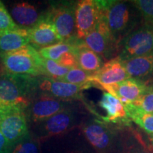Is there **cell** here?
I'll list each match as a JSON object with an SVG mask.
<instances>
[{"label":"cell","mask_w":153,"mask_h":153,"mask_svg":"<svg viewBox=\"0 0 153 153\" xmlns=\"http://www.w3.org/2000/svg\"><path fill=\"white\" fill-rule=\"evenodd\" d=\"M101 15L118 45L134 30L143 24L137 9L131 1L97 0Z\"/></svg>","instance_id":"1"},{"label":"cell","mask_w":153,"mask_h":153,"mask_svg":"<svg viewBox=\"0 0 153 153\" xmlns=\"http://www.w3.org/2000/svg\"><path fill=\"white\" fill-rule=\"evenodd\" d=\"M88 113L84 101H72L65 108L51 118L33 124L32 135L40 142L63 136L79 128Z\"/></svg>","instance_id":"2"},{"label":"cell","mask_w":153,"mask_h":153,"mask_svg":"<svg viewBox=\"0 0 153 153\" xmlns=\"http://www.w3.org/2000/svg\"><path fill=\"white\" fill-rule=\"evenodd\" d=\"M37 77L5 71L0 73V106L21 105L27 108L38 91Z\"/></svg>","instance_id":"3"},{"label":"cell","mask_w":153,"mask_h":153,"mask_svg":"<svg viewBox=\"0 0 153 153\" xmlns=\"http://www.w3.org/2000/svg\"><path fill=\"white\" fill-rule=\"evenodd\" d=\"M118 129L105 123L90 113L84 119L79 130L86 141L97 153H114L117 145Z\"/></svg>","instance_id":"4"},{"label":"cell","mask_w":153,"mask_h":153,"mask_svg":"<svg viewBox=\"0 0 153 153\" xmlns=\"http://www.w3.org/2000/svg\"><path fill=\"white\" fill-rule=\"evenodd\" d=\"M5 72L33 76H43L42 57L33 45H27L15 51L0 53Z\"/></svg>","instance_id":"5"},{"label":"cell","mask_w":153,"mask_h":153,"mask_svg":"<svg viewBox=\"0 0 153 153\" xmlns=\"http://www.w3.org/2000/svg\"><path fill=\"white\" fill-rule=\"evenodd\" d=\"M77 1H57L49 3L45 19L52 23L64 43L74 44L76 38L75 9Z\"/></svg>","instance_id":"6"},{"label":"cell","mask_w":153,"mask_h":153,"mask_svg":"<svg viewBox=\"0 0 153 153\" xmlns=\"http://www.w3.org/2000/svg\"><path fill=\"white\" fill-rule=\"evenodd\" d=\"M26 110L21 105L0 106V131L13 147L30 135Z\"/></svg>","instance_id":"7"},{"label":"cell","mask_w":153,"mask_h":153,"mask_svg":"<svg viewBox=\"0 0 153 153\" xmlns=\"http://www.w3.org/2000/svg\"><path fill=\"white\" fill-rule=\"evenodd\" d=\"M81 41L105 62L117 57L119 53V45L115 41L101 15L94 29Z\"/></svg>","instance_id":"8"},{"label":"cell","mask_w":153,"mask_h":153,"mask_svg":"<svg viewBox=\"0 0 153 153\" xmlns=\"http://www.w3.org/2000/svg\"><path fill=\"white\" fill-rule=\"evenodd\" d=\"M153 51V26L143 23L123 40L119 45V57L123 61Z\"/></svg>","instance_id":"9"},{"label":"cell","mask_w":153,"mask_h":153,"mask_svg":"<svg viewBox=\"0 0 153 153\" xmlns=\"http://www.w3.org/2000/svg\"><path fill=\"white\" fill-rule=\"evenodd\" d=\"M71 102L37 91L26 108L28 121L32 124L43 121L65 108Z\"/></svg>","instance_id":"10"},{"label":"cell","mask_w":153,"mask_h":153,"mask_svg":"<svg viewBox=\"0 0 153 153\" xmlns=\"http://www.w3.org/2000/svg\"><path fill=\"white\" fill-rule=\"evenodd\" d=\"M48 4L15 1L9 7V12L17 26L23 29H30L45 19Z\"/></svg>","instance_id":"11"},{"label":"cell","mask_w":153,"mask_h":153,"mask_svg":"<svg viewBox=\"0 0 153 153\" xmlns=\"http://www.w3.org/2000/svg\"><path fill=\"white\" fill-rule=\"evenodd\" d=\"M92 87L87 85H72L67 82L57 81L44 76L37 77V91L52 96L65 101H84L83 91Z\"/></svg>","instance_id":"12"},{"label":"cell","mask_w":153,"mask_h":153,"mask_svg":"<svg viewBox=\"0 0 153 153\" xmlns=\"http://www.w3.org/2000/svg\"><path fill=\"white\" fill-rule=\"evenodd\" d=\"M101 18L97 0L77 1L75 9L76 38L83 40L94 29Z\"/></svg>","instance_id":"13"},{"label":"cell","mask_w":153,"mask_h":153,"mask_svg":"<svg viewBox=\"0 0 153 153\" xmlns=\"http://www.w3.org/2000/svg\"><path fill=\"white\" fill-rule=\"evenodd\" d=\"M130 77L123 61L117 56L105 62L98 71L91 74V82L92 87L100 89L103 85L118 83Z\"/></svg>","instance_id":"14"},{"label":"cell","mask_w":153,"mask_h":153,"mask_svg":"<svg viewBox=\"0 0 153 153\" xmlns=\"http://www.w3.org/2000/svg\"><path fill=\"white\" fill-rule=\"evenodd\" d=\"M98 105L106 112V116L97 115L96 117L105 123L116 127H125L131 125V120L128 117L123 104L118 99L108 92H104Z\"/></svg>","instance_id":"15"},{"label":"cell","mask_w":153,"mask_h":153,"mask_svg":"<svg viewBox=\"0 0 153 153\" xmlns=\"http://www.w3.org/2000/svg\"><path fill=\"white\" fill-rule=\"evenodd\" d=\"M114 153H153V150L150 145H148L141 133L131 125L118 129Z\"/></svg>","instance_id":"16"},{"label":"cell","mask_w":153,"mask_h":153,"mask_svg":"<svg viewBox=\"0 0 153 153\" xmlns=\"http://www.w3.org/2000/svg\"><path fill=\"white\" fill-rule=\"evenodd\" d=\"M147 84L135 78L130 77L118 83L103 85L101 89L116 97L123 105L133 103L139 99Z\"/></svg>","instance_id":"17"},{"label":"cell","mask_w":153,"mask_h":153,"mask_svg":"<svg viewBox=\"0 0 153 153\" xmlns=\"http://www.w3.org/2000/svg\"><path fill=\"white\" fill-rule=\"evenodd\" d=\"M30 45L36 49L62 43V40L52 23L44 19L28 30Z\"/></svg>","instance_id":"18"},{"label":"cell","mask_w":153,"mask_h":153,"mask_svg":"<svg viewBox=\"0 0 153 153\" xmlns=\"http://www.w3.org/2000/svg\"><path fill=\"white\" fill-rule=\"evenodd\" d=\"M123 63L131 77L140 80L145 84L153 83V51L123 61Z\"/></svg>","instance_id":"19"},{"label":"cell","mask_w":153,"mask_h":153,"mask_svg":"<svg viewBox=\"0 0 153 153\" xmlns=\"http://www.w3.org/2000/svg\"><path fill=\"white\" fill-rule=\"evenodd\" d=\"M75 45L74 54L76 55L78 68L90 74L98 71L104 65L102 58L84 45L82 41H77Z\"/></svg>","instance_id":"20"},{"label":"cell","mask_w":153,"mask_h":153,"mask_svg":"<svg viewBox=\"0 0 153 153\" xmlns=\"http://www.w3.org/2000/svg\"><path fill=\"white\" fill-rule=\"evenodd\" d=\"M30 44L28 30L18 28L0 33V53L15 51Z\"/></svg>","instance_id":"21"},{"label":"cell","mask_w":153,"mask_h":153,"mask_svg":"<svg viewBox=\"0 0 153 153\" xmlns=\"http://www.w3.org/2000/svg\"><path fill=\"white\" fill-rule=\"evenodd\" d=\"M129 119L148 135H153V113H149L133 103L123 105Z\"/></svg>","instance_id":"22"},{"label":"cell","mask_w":153,"mask_h":153,"mask_svg":"<svg viewBox=\"0 0 153 153\" xmlns=\"http://www.w3.org/2000/svg\"><path fill=\"white\" fill-rule=\"evenodd\" d=\"M75 46V44L62 42V43L55 44L51 46L41 48L37 50L38 53L43 58L57 62L60 60V57L65 53L74 52Z\"/></svg>","instance_id":"23"},{"label":"cell","mask_w":153,"mask_h":153,"mask_svg":"<svg viewBox=\"0 0 153 153\" xmlns=\"http://www.w3.org/2000/svg\"><path fill=\"white\" fill-rule=\"evenodd\" d=\"M42 69H43V76L57 81H59L64 77L70 70V68L61 65L55 61L47 60L43 57H42Z\"/></svg>","instance_id":"24"},{"label":"cell","mask_w":153,"mask_h":153,"mask_svg":"<svg viewBox=\"0 0 153 153\" xmlns=\"http://www.w3.org/2000/svg\"><path fill=\"white\" fill-rule=\"evenodd\" d=\"M91 74L88 73L79 68H75L70 69L65 76L59 81L77 85H87V84L91 85Z\"/></svg>","instance_id":"25"},{"label":"cell","mask_w":153,"mask_h":153,"mask_svg":"<svg viewBox=\"0 0 153 153\" xmlns=\"http://www.w3.org/2000/svg\"><path fill=\"white\" fill-rule=\"evenodd\" d=\"M40 143L30 133L26 138L15 145L11 153H40Z\"/></svg>","instance_id":"26"},{"label":"cell","mask_w":153,"mask_h":153,"mask_svg":"<svg viewBox=\"0 0 153 153\" xmlns=\"http://www.w3.org/2000/svg\"><path fill=\"white\" fill-rule=\"evenodd\" d=\"M131 2L139 11L143 23L153 26V0H133Z\"/></svg>","instance_id":"27"},{"label":"cell","mask_w":153,"mask_h":153,"mask_svg":"<svg viewBox=\"0 0 153 153\" xmlns=\"http://www.w3.org/2000/svg\"><path fill=\"white\" fill-rule=\"evenodd\" d=\"M133 104L145 111L153 113V83L147 84L142 94Z\"/></svg>","instance_id":"28"},{"label":"cell","mask_w":153,"mask_h":153,"mask_svg":"<svg viewBox=\"0 0 153 153\" xmlns=\"http://www.w3.org/2000/svg\"><path fill=\"white\" fill-rule=\"evenodd\" d=\"M20 28L13 20L5 5L0 1V33Z\"/></svg>","instance_id":"29"},{"label":"cell","mask_w":153,"mask_h":153,"mask_svg":"<svg viewBox=\"0 0 153 153\" xmlns=\"http://www.w3.org/2000/svg\"><path fill=\"white\" fill-rule=\"evenodd\" d=\"M57 63L61 65L66 67L70 69L78 68L77 61H76V55L74 52H70L65 53L63 55L60 59L57 62Z\"/></svg>","instance_id":"30"},{"label":"cell","mask_w":153,"mask_h":153,"mask_svg":"<svg viewBox=\"0 0 153 153\" xmlns=\"http://www.w3.org/2000/svg\"><path fill=\"white\" fill-rule=\"evenodd\" d=\"M61 153H91L88 149L81 143L73 145V146L65 148Z\"/></svg>","instance_id":"31"},{"label":"cell","mask_w":153,"mask_h":153,"mask_svg":"<svg viewBox=\"0 0 153 153\" xmlns=\"http://www.w3.org/2000/svg\"><path fill=\"white\" fill-rule=\"evenodd\" d=\"M14 147L6 139L0 131V153H11Z\"/></svg>","instance_id":"32"},{"label":"cell","mask_w":153,"mask_h":153,"mask_svg":"<svg viewBox=\"0 0 153 153\" xmlns=\"http://www.w3.org/2000/svg\"><path fill=\"white\" fill-rule=\"evenodd\" d=\"M148 139H149V142H150L151 148H153V135H148Z\"/></svg>","instance_id":"33"},{"label":"cell","mask_w":153,"mask_h":153,"mask_svg":"<svg viewBox=\"0 0 153 153\" xmlns=\"http://www.w3.org/2000/svg\"><path fill=\"white\" fill-rule=\"evenodd\" d=\"M4 71V68H3V65H2V62H1V58H0V73H1V72H3Z\"/></svg>","instance_id":"34"}]
</instances>
